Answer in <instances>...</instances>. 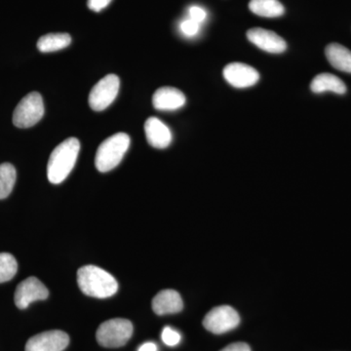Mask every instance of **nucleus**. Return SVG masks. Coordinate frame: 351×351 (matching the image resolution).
Listing matches in <instances>:
<instances>
[{
    "mask_svg": "<svg viewBox=\"0 0 351 351\" xmlns=\"http://www.w3.org/2000/svg\"><path fill=\"white\" fill-rule=\"evenodd\" d=\"M77 284L85 295L98 299L112 297L119 291V283L110 272L92 265L78 269Z\"/></svg>",
    "mask_w": 351,
    "mask_h": 351,
    "instance_id": "obj_1",
    "label": "nucleus"
},
{
    "mask_svg": "<svg viewBox=\"0 0 351 351\" xmlns=\"http://www.w3.org/2000/svg\"><path fill=\"white\" fill-rule=\"evenodd\" d=\"M80 143L76 138H69L55 147L47 166L48 180L51 184H59L71 174L77 160Z\"/></svg>",
    "mask_w": 351,
    "mask_h": 351,
    "instance_id": "obj_2",
    "label": "nucleus"
},
{
    "mask_svg": "<svg viewBox=\"0 0 351 351\" xmlns=\"http://www.w3.org/2000/svg\"><path fill=\"white\" fill-rule=\"evenodd\" d=\"M130 147V137L125 133H117L104 141L97 151L95 165L101 173L114 169L121 162Z\"/></svg>",
    "mask_w": 351,
    "mask_h": 351,
    "instance_id": "obj_3",
    "label": "nucleus"
},
{
    "mask_svg": "<svg viewBox=\"0 0 351 351\" xmlns=\"http://www.w3.org/2000/svg\"><path fill=\"white\" fill-rule=\"evenodd\" d=\"M133 335V324L123 318H114L100 325L96 332L99 345L107 348L125 346Z\"/></svg>",
    "mask_w": 351,
    "mask_h": 351,
    "instance_id": "obj_4",
    "label": "nucleus"
},
{
    "mask_svg": "<svg viewBox=\"0 0 351 351\" xmlns=\"http://www.w3.org/2000/svg\"><path fill=\"white\" fill-rule=\"evenodd\" d=\"M44 115V104L41 95L32 92L18 104L13 113V123L18 128H29L36 125Z\"/></svg>",
    "mask_w": 351,
    "mask_h": 351,
    "instance_id": "obj_5",
    "label": "nucleus"
},
{
    "mask_svg": "<svg viewBox=\"0 0 351 351\" xmlns=\"http://www.w3.org/2000/svg\"><path fill=\"white\" fill-rule=\"evenodd\" d=\"M239 314L230 306L215 307L203 319V326L215 335L225 334L239 326Z\"/></svg>",
    "mask_w": 351,
    "mask_h": 351,
    "instance_id": "obj_6",
    "label": "nucleus"
},
{
    "mask_svg": "<svg viewBox=\"0 0 351 351\" xmlns=\"http://www.w3.org/2000/svg\"><path fill=\"white\" fill-rule=\"evenodd\" d=\"M119 76L108 75L97 83L89 95V106L95 112H101L110 107L119 94Z\"/></svg>",
    "mask_w": 351,
    "mask_h": 351,
    "instance_id": "obj_7",
    "label": "nucleus"
},
{
    "mask_svg": "<svg viewBox=\"0 0 351 351\" xmlns=\"http://www.w3.org/2000/svg\"><path fill=\"white\" fill-rule=\"evenodd\" d=\"M49 295V291L36 277L25 279L16 289L14 302L18 308L25 309L32 302L43 301Z\"/></svg>",
    "mask_w": 351,
    "mask_h": 351,
    "instance_id": "obj_8",
    "label": "nucleus"
},
{
    "mask_svg": "<svg viewBox=\"0 0 351 351\" xmlns=\"http://www.w3.org/2000/svg\"><path fill=\"white\" fill-rule=\"evenodd\" d=\"M69 337L60 330H52L32 337L25 345V351H63L68 348Z\"/></svg>",
    "mask_w": 351,
    "mask_h": 351,
    "instance_id": "obj_9",
    "label": "nucleus"
},
{
    "mask_svg": "<svg viewBox=\"0 0 351 351\" xmlns=\"http://www.w3.org/2000/svg\"><path fill=\"white\" fill-rule=\"evenodd\" d=\"M223 77L235 88H248L260 80L257 69L243 63H230L223 69Z\"/></svg>",
    "mask_w": 351,
    "mask_h": 351,
    "instance_id": "obj_10",
    "label": "nucleus"
},
{
    "mask_svg": "<svg viewBox=\"0 0 351 351\" xmlns=\"http://www.w3.org/2000/svg\"><path fill=\"white\" fill-rule=\"evenodd\" d=\"M247 38L260 49L271 54H281L287 49V43L281 36L274 32L262 27L249 29L247 32Z\"/></svg>",
    "mask_w": 351,
    "mask_h": 351,
    "instance_id": "obj_11",
    "label": "nucleus"
},
{
    "mask_svg": "<svg viewBox=\"0 0 351 351\" xmlns=\"http://www.w3.org/2000/svg\"><path fill=\"white\" fill-rule=\"evenodd\" d=\"M186 96L174 87H161L154 92L152 97V105L158 110L172 112L186 105Z\"/></svg>",
    "mask_w": 351,
    "mask_h": 351,
    "instance_id": "obj_12",
    "label": "nucleus"
},
{
    "mask_svg": "<svg viewBox=\"0 0 351 351\" xmlns=\"http://www.w3.org/2000/svg\"><path fill=\"white\" fill-rule=\"evenodd\" d=\"M147 143L156 149H166L172 143V132L169 127L156 117H149L145 123Z\"/></svg>",
    "mask_w": 351,
    "mask_h": 351,
    "instance_id": "obj_13",
    "label": "nucleus"
},
{
    "mask_svg": "<svg viewBox=\"0 0 351 351\" xmlns=\"http://www.w3.org/2000/svg\"><path fill=\"white\" fill-rule=\"evenodd\" d=\"M182 308L181 295L172 289L161 291L152 300V309L157 315L181 313Z\"/></svg>",
    "mask_w": 351,
    "mask_h": 351,
    "instance_id": "obj_14",
    "label": "nucleus"
},
{
    "mask_svg": "<svg viewBox=\"0 0 351 351\" xmlns=\"http://www.w3.org/2000/svg\"><path fill=\"white\" fill-rule=\"evenodd\" d=\"M311 89L313 93L316 94L330 91L332 93L343 95L346 92V86L343 80L331 73H321L316 75L311 82Z\"/></svg>",
    "mask_w": 351,
    "mask_h": 351,
    "instance_id": "obj_15",
    "label": "nucleus"
},
{
    "mask_svg": "<svg viewBox=\"0 0 351 351\" xmlns=\"http://www.w3.org/2000/svg\"><path fill=\"white\" fill-rule=\"evenodd\" d=\"M325 54L329 63L335 69L351 73V51L338 43L328 45Z\"/></svg>",
    "mask_w": 351,
    "mask_h": 351,
    "instance_id": "obj_16",
    "label": "nucleus"
},
{
    "mask_svg": "<svg viewBox=\"0 0 351 351\" xmlns=\"http://www.w3.org/2000/svg\"><path fill=\"white\" fill-rule=\"evenodd\" d=\"M249 9L255 15L265 18H277L285 13V8L279 0H251Z\"/></svg>",
    "mask_w": 351,
    "mask_h": 351,
    "instance_id": "obj_17",
    "label": "nucleus"
},
{
    "mask_svg": "<svg viewBox=\"0 0 351 351\" xmlns=\"http://www.w3.org/2000/svg\"><path fill=\"white\" fill-rule=\"evenodd\" d=\"M71 43L69 34H49L41 36L38 41V49L43 53L57 52L68 47Z\"/></svg>",
    "mask_w": 351,
    "mask_h": 351,
    "instance_id": "obj_18",
    "label": "nucleus"
},
{
    "mask_svg": "<svg viewBox=\"0 0 351 351\" xmlns=\"http://www.w3.org/2000/svg\"><path fill=\"white\" fill-rule=\"evenodd\" d=\"M16 178L17 174L12 164L3 163L0 165V199L8 197L12 193Z\"/></svg>",
    "mask_w": 351,
    "mask_h": 351,
    "instance_id": "obj_19",
    "label": "nucleus"
},
{
    "mask_svg": "<svg viewBox=\"0 0 351 351\" xmlns=\"http://www.w3.org/2000/svg\"><path fill=\"white\" fill-rule=\"evenodd\" d=\"M18 263L9 253H0V283L10 281L17 274Z\"/></svg>",
    "mask_w": 351,
    "mask_h": 351,
    "instance_id": "obj_20",
    "label": "nucleus"
},
{
    "mask_svg": "<svg viewBox=\"0 0 351 351\" xmlns=\"http://www.w3.org/2000/svg\"><path fill=\"white\" fill-rule=\"evenodd\" d=\"M162 341L168 346H176L181 343L182 336L179 332L171 327H165L161 334Z\"/></svg>",
    "mask_w": 351,
    "mask_h": 351,
    "instance_id": "obj_21",
    "label": "nucleus"
},
{
    "mask_svg": "<svg viewBox=\"0 0 351 351\" xmlns=\"http://www.w3.org/2000/svg\"><path fill=\"white\" fill-rule=\"evenodd\" d=\"M180 29L184 36L193 38L199 32L200 24L191 19L184 20L180 25Z\"/></svg>",
    "mask_w": 351,
    "mask_h": 351,
    "instance_id": "obj_22",
    "label": "nucleus"
},
{
    "mask_svg": "<svg viewBox=\"0 0 351 351\" xmlns=\"http://www.w3.org/2000/svg\"><path fill=\"white\" fill-rule=\"evenodd\" d=\"M189 19L195 21L198 24L204 22L207 17L206 11L199 6H191L189 10Z\"/></svg>",
    "mask_w": 351,
    "mask_h": 351,
    "instance_id": "obj_23",
    "label": "nucleus"
},
{
    "mask_svg": "<svg viewBox=\"0 0 351 351\" xmlns=\"http://www.w3.org/2000/svg\"><path fill=\"white\" fill-rule=\"evenodd\" d=\"M110 2L112 0H88L87 5L90 10L94 11V12H101Z\"/></svg>",
    "mask_w": 351,
    "mask_h": 351,
    "instance_id": "obj_24",
    "label": "nucleus"
},
{
    "mask_svg": "<svg viewBox=\"0 0 351 351\" xmlns=\"http://www.w3.org/2000/svg\"><path fill=\"white\" fill-rule=\"evenodd\" d=\"M221 351H251L250 346L245 343H235L226 346Z\"/></svg>",
    "mask_w": 351,
    "mask_h": 351,
    "instance_id": "obj_25",
    "label": "nucleus"
},
{
    "mask_svg": "<svg viewBox=\"0 0 351 351\" xmlns=\"http://www.w3.org/2000/svg\"><path fill=\"white\" fill-rule=\"evenodd\" d=\"M138 351H158L157 346L152 341H147V343H143L142 346L138 348Z\"/></svg>",
    "mask_w": 351,
    "mask_h": 351,
    "instance_id": "obj_26",
    "label": "nucleus"
}]
</instances>
